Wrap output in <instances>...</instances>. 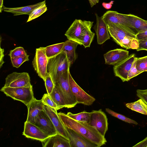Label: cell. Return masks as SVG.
Returning <instances> with one entry per match:
<instances>
[{
	"label": "cell",
	"mask_w": 147,
	"mask_h": 147,
	"mask_svg": "<svg viewBox=\"0 0 147 147\" xmlns=\"http://www.w3.org/2000/svg\"><path fill=\"white\" fill-rule=\"evenodd\" d=\"M127 14L120 13L112 10L107 11L102 16L106 23H113L129 27L127 24Z\"/></svg>",
	"instance_id": "obj_18"
},
{
	"label": "cell",
	"mask_w": 147,
	"mask_h": 147,
	"mask_svg": "<svg viewBox=\"0 0 147 147\" xmlns=\"http://www.w3.org/2000/svg\"><path fill=\"white\" fill-rule=\"evenodd\" d=\"M126 106L133 111L147 115V105L140 98L136 102L126 104Z\"/></svg>",
	"instance_id": "obj_24"
},
{
	"label": "cell",
	"mask_w": 147,
	"mask_h": 147,
	"mask_svg": "<svg viewBox=\"0 0 147 147\" xmlns=\"http://www.w3.org/2000/svg\"><path fill=\"white\" fill-rule=\"evenodd\" d=\"M22 134L28 138L41 142L49 137L34 124L27 121L24 122Z\"/></svg>",
	"instance_id": "obj_16"
},
{
	"label": "cell",
	"mask_w": 147,
	"mask_h": 147,
	"mask_svg": "<svg viewBox=\"0 0 147 147\" xmlns=\"http://www.w3.org/2000/svg\"><path fill=\"white\" fill-rule=\"evenodd\" d=\"M27 55L24 48L22 47H17L11 50L8 55L10 58L18 57H24Z\"/></svg>",
	"instance_id": "obj_35"
},
{
	"label": "cell",
	"mask_w": 147,
	"mask_h": 147,
	"mask_svg": "<svg viewBox=\"0 0 147 147\" xmlns=\"http://www.w3.org/2000/svg\"><path fill=\"white\" fill-rule=\"evenodd\" d=\"M78 45L77 43L70 40H68L64 42L61 52L66 55L71 66L77 58L76 50Z\"/></svg>",
	"instance_id": "obj_22"
},
{
	"label": "cell",
	"mask_w": 147,
	"mask_h": 147,
	"mask_svg": "<svg viewBox=\"0 0 147 147\" xmlns=\"http://www.w3.org/2000/svg\"><path fill=\"white\" fill-rule=\"evenodd\" d=\"M136 57L132 54L118 64L114 66L113 70L115 76L120 78L123 82L128 81L127 76Z\"/></svg>",
	"instance_id": "obj_12"
},
{
	"label": "cell",
	"mask_w": 147,
	"mask_h": 147,
	"mask_svg": "<svg viewBox=\"0 0 147 147\" xmlns=\"http://www.w3.org/2000/svg\"><path fill=\"white\" fill-rule=\"evenodd\" d=\"M120 46L127 49H138L139 47V42L136 38L127 37L121 41Z\"/></svg>",
	"instance_id": "obj_27"
},
{
	"label": "cell",
	"mask_w": 147,
	"mask_h": 147,
	"mask_svg": "<svg viewBox=\"0 0 147 147\" xmlns=\"http://www.w3.org/2000/svg\"><path fill=\"white\" fill-rule=\"evenodd\" d=\"M93 22L76 19L71 24L65 35L69 40L82 45L84 36L91 30Z\"/></svg>",
	"instance_id": "obj_2"
},
{
	"label": "cell",
	"mask_w": 147,
	"mask_h": 147,
	"mask_svg": "<svg viewBox=\"0 0 147 147\" xmlns=\"http://www.w3.org/2000/svg\"><path fill=\"white\" fill-rule=\"evenodd\" d=\"M96 18V23L93 27L97 37L98 44H103L110 39V36L106 22L102 16L100 17L97 13H95Z\"/></svg>",
	"instance_id": "obj_14"
},
{
	"label": "cell",
	"mask_w": 147,
	"mask_h": 147,
	"mask_svg": "<svg viewBox=\"0 0 147 147\" xmlns=\"http://www.w3.org/2000/svg\"><path fill=\"white\" fill-rule=\"evenodd\" d=\"M44 110L50 118L56 129L57 134L69 140L66 127L59 117L57 111L46 105L44 106Z\"/></svg>",
	"instance_id": "obj_13"
},
{
	"label": "cell",
	"mask_w": 147,
	"mask_h": 147,
	"mask_svg": "<svg viewBox=\"0 0 147 147\" xmlns=\"http://www.w3.org/2000/svg\"><path fill=\"white\" fill-rule=\"evenodd\" d=\"M136 66L137 70L142 73L147 71V56L137 58Z\"/></svg>",
	"instance_id": "obj_31"
},
{
	"label": "cell",
	"mask_w": 147,
	"mask_h": 147,
	"mask_svg": "<svg viewBox=\"0 0 147 147\" xmlns=\"http://www.w3.org/2000/svg\"><path fill=\"white\" fill-rule=\"evenodd\" d=\"M90 114V112L84 111L77 114H73L71 112H68L66 114L76 120L85 122L89 124Z\"/></svg>",
	"instance_id": "obj_28"
},
{
	"label": "cell",
	"mask_w": 147,
	"mask_h": 147,
	"mask_svg": "<svg viewBox=\"0 0 147 147\" xmlns=\"http://www.w3.org/2000/svg\"><path fill=\"white\" fill-rule=\"evenodd\" d=\"M129 56V52L126 50L116 49L110 50L104 55L105 64L115 66Z\"/></svg>",
	"instance_id": "obj_15"
},
{
	"label": "cell",
	"mask_w": 147,
	"mask_h": 147,
	"mask_svg": "<svg viewBox=\"0 0 147 147\" xmlns=\"http://www.w3.org/2000/svg\"><path fill=\"white\" fill-rule=\"evenodd\" d=\"M89 124L95 128L104 136L108 130V119L105 113L101 109L92 110L90 112Z\"/></svg>",
	"instance_id": "obj_8"
},
{
	"label": "cell",
	"mask_w": 147,
	"mask_h": 147,
	"mask_svg": "<svg viewBox=\"0 0 147 147\" xmlns=\"http://www.w3.org/2000/svg\"><path fill=\"white\" fill-rule=\"evenodd\" d=\"M136 59L137 57H136L133 62L132 66L127 76V80L128 81H129L131 78L137 76L142 73V72L138 70L136 68Z\"/></svg>",
	"instance_id": "obj_37"
},
{
	"label": "cell",
	"mask_w": 147,
	"mask_h": 147,
	"mask_svg": "<svg viewBox=\"0 0 147 147\" xmlns=\"http://www.w3.org/2000/svg\"><path fill=\"white\" fill-rule=\"evenodd\" d=\"M139 47L136 50L139 51L141 50L147 51V40L145 41H139Z\"/></svg>",
	"instance_id": "obj_40"
},
{
	"label": "cell",
	"mask_w": 147,
	"mask_h": 147,
	"mask_svg": "<svg viewBox=\"0 0 147 147\" xmlns=\"http://www.w3.org/2000/svg\"><path fill=\"white\" fill-rule=\"evenodd\" d=\"M106 23L110 36L119 45L126 37L136 38V33L130 28L113 23Z\"/></svg>",
	"instance_id": "obj_7"
},
{
	"label": "cell",
	"mask_w": 147,
	"mask_h": 147,
	"mask_svg": "<svg viewBox=\"0 0 147 147\" xmlns=\"http://www.w3.org/2000/svg\"><path fill=\"white\" fill-rule=\"evenodd\" d=\"M45 3L46 2L45 0L34 4L15 8L7 7L3 6L2 9L5 12H10L13 14L14 16L24 14L29 15L35 9Z\"/></svg>",
	"instance_id": "obj_23"
},
{
	"label": "cell",
	"mask_w": 147,
	"mask_h": 147,
	"mask_svg": "<svg viewBox=\"0 0 147 147\" xmlns=\"http://www.w3.org/2000/svg\"><path fill=\"white\" fill-rule=\"evenodd\" d=\"M114 1H111L109 3H106L104 2L102 3V5L103 7L106 9H110L113 4Z\"/></svg>",
	"instance_id": "obj_42"
},
{
	"label": "cell",
	"mask_w": 147,
	"mask_h": 147,
	"mask_svg": "<svg viewBox=\"0 0 147 147\" xmlns=\"http://www.w3.org/2000/svg\"><path fill=\"white\" fill-rule=\"evenodd\" d=\"M98 2H99V0H97Z\"/></svg>",
	"instance_id": "obj_46"
},
{
	"label": "cell",
	"mask_w": 147,
	"mask_h": 147,
	"mask_svg": "<svg viewBox=\"0 0 147 147\" xmlns=\"http://www.w3.org/2000/svg\"><path fill=\"white\" fill-rule=\"evenodd\" d=\"M66 128L70 147H97L95 145L73 130L67 127Z\"/></svg>",
	"instance_id": "obj_17"
},
{
	"label": "cell",
	"mask_w": 147,
	"mask_h": 147,
	"mask_svg": "<svg viewBox=\"0 0 147 147\" xmlns=\"http://www.w3.org/2000/svg\"><path fill=\"white\" fill-rule=\"evenodd\" d=\"M88 1L91 7L99 2L97 0H88Z\"/></svg>",
	"instance_id": "obj_44"
},
{
	"label": "cell",
	"mask_w": 147,
	"mask_h": 147,
	"mask_svg": "<svg viewBox=\"0 0 147 147\" xmlns=\"http://www.w3.org/2000/svg\"><path fill=\"white\" fill-rule=\"evenodd\" d=\"M133 147H147V138L146 137L144 140L137 143L133 146Z\"/></svg>",
	"instance_id": "obj_41"
},
{
	"label": "cell",
	"mask_w": 147,
	"mask_h": 147,
	"mask_svg": "<svg viewBox=\"0 0 147 147\" xmlns=\"http://www.w3.org/2000/svg\"><path fill=\"white\" fill-rule=\"evenodd\" d=\"M58 114L65 127L73 130L97 147L105 144L107 142L105 136L88 123L76 120L63 113H59Z\"/></svg>",
	"instance_id": "obj_1"
},
{
	"label": "cell",
	"mask_w": 147,
	"mask_h": 147,
	"mask_svg": "<svg viewBox=\"0 0 147 147\" xmlns=\"http://www.w3.org/2000/svg\"><path fill=\"white\" fill-rule=\"evenodd\" d=\"M137 95L147 105V89L145 90L138 89L136 90Z\"/></svg>",
	"instance_id": "obj_38"
},
{
	"label": "cell",
	"mask_w": 147,
	"mask_h": 147,
	"mask_svg": "<svg viewBox=\"0 0 147 147\" xmlns=\"http://www.w3.org/2000/svg\"><path fill=\"white\" fill-rule=\"evenodd\" d=\"M49 95L58 106L59 109L63 107L67 108L64 98L55 87Z\"/></svg>",
	"instance_id": "obj_26"
},
{
	"label": "cell",
	"mask_w": 147,
	"mask_h": 147,
	"mask_svg": "<svg viewBox=\"0 0 147 147\" xmlns=\"http://www.w3.org/2000/svg\"><path fill=\"white\" fill-rule=\"evenodd\" d=\"M41 100L45 105L54 109L57 111L59 109L58 106L48 93L44 94L41 99Z\"/></svg>",
	"instance_id": "obj_32"
},
{
	"label": "cell",
	"mask_w": 147,
	"mask_h": 147,
	"mask_svg": "<svg viewBox=\"0 0 147 147\" xmlns=\"http://www.w3.org/2000/svg\"><path fill=\"white\" fill-rule=\"evenodd\" d=\"M0 91L7 96L20 101L27 106L34 98L32 86L12 88L3 86Z\"/></svg>",
	"instance_id": "obj_5"
},
{
	"label": "cell",
	"mask_w": 147,
	"mask_h": 147,
	"mask_svg": "<svg viewBox=\"0 0 147 147\" xmlns=\"http://www.w3.org/2000/svg\"><path fill=\"white\" fill-rule=\"evenodd\" d=\"M45 51V47L36 49L32 64L38 76L45 81L47 75L48 61Z\"/></svg>",
	"instance_id": "obj_6"
},
{
	"label": "cell",
	"mask_w": 147,
	"mask_h": 147,
	"mask_svg": "<svg viewBox=\"0 0 147 147\" xmlns=\"http://www.w3.org/2000/svg\"><path fill=\"white\" fill-rule=\"evenodd\" d=\"M64 42L55 44L45 47L46 56L49 59L54 57L60 53L64 45Z\"/></svg>",
	"instance_id": "obj_25"
},
{
	"label": "cell",
	"mask_w": 147,
	"mask_h": 147,
	"mask_svg": "<svg viewBox=\"0 0 147 147\" xmlns=\"http://www.w3.org/2000/svg\"><path fill=\"white\" fill-rule=\"evenodd\" d=\"M3 0H0V12L2 11V8L3 6Z\"/></svg>",
	"instance_id": "obj_45"
},
{
	"label": "cell",
	"mask_w": 147,
	"mask_h": 147,
	"mask_svg": "<svg viewBox=\"0 0 147 147\" xmlns=\"http://www.w3.org/2000/svg\"><path fill=\"white\" fill-rule=\"evenodd\" d=\"M69 78L71 91L75 96L78 104L84 105H91L95 100L93 97L87 93L76 82L72 77L70 71Z\"/></svg>",
	"instance_id": "obj_9"
},
{
	"label": "cell",
	"mask_w": 147,
	"mask_h": 147,
	"mask_svg": "<svg viewBox=\"0 0 147 147\" xmlns=\"http://www.w3.org/2000/svg\"><path fill=\"white\" fill-rule=\"evenodd\" d=\"M69 70L61 74L53 82L55 87L64 98L67 108L74 107L78 104L70 88L69 78Z\"/></svg>",
	"instance_id": "obj_3"
},
{
	"label": "cell",
	"mask_w": 147,
	"mask_h": 147,
	"mask_svg": "<svg viewBox=\"0 0 147 147\" xmlns=\"http://www.w3.org/2000/svg\"><path fill=\"white\" fill-rule=\"evenodd\" d=\"M127 24L129 28L137 32L136 33L147 30V21L133 14H127Z\"/></svg>",
	"instance_id": "obj_21"
},
{
	"label": "cell",
	"mask_w": 147,
	"mask_h": 147,
	"mask_svg": "<svg viewBox=\"0 0 147 147\" xmlns=\"http://www.w3.org/2000/svg\"><path fill=\"white\" fill-rule=\"evenodd\" d=\"M44 105L41 99L38 100L34 98L27 106L28 113L26 121L34 124L38 114L44 110Z\"/></svg>",
	"instance_id": "obj_19"
},
{
	"label": "cell",
	"mask_w": 147,
	"mask_h": 147,
	"mask_svg": "<svg viewBox=\"0 0 147 147\" xmlns=\"http://www.w3.org/2000/svg\"><path fill=\"white\" fill-rule=\"evenodd\" d=\"M41 142L43 147H70L69 140L58 134L49 136Z\"/></svg>",
	"instance_id": "obj_20"
},
{
	"label": "cell",
	"mask_w": 147,
	"mask_h": 147,
	"mask_svg": "<svg viewBox=\"0 0 147 147\" xmlns=\"http://www.w3.org/2000/svg\"><path fill=\"white\" fill-rule=\"evenodd\" d=\"M30 81L28 73L13 72L6 77L4 86L16 88L28 86L31 84Z\"/></svg>",
	"instance_id": "obj_10"
},
{
	"label": "cell",
	"mask_w": 147,
	"mask_h": 147,
	"mask_svg": "<svg viewBox=\"0 0 147 147\" xmlns=\"http://www.w3.org/2000/svg\"><path fill=\"white\" fill-rule=\"evenodd\" d=\"M47 10V7L46 3L36 7L30 14L27 22L37 18L45 12Z\"/></svg>",
	"instance_id": "obj_29"
},
{
	"label": "cell",
	"mask_w": 147,
	"mask_h": 147,
	"mask_svg": "<svg viewBox=\"0 0 147 147\" xmlns=\"http://www.w3.org/2000/svg\"><path fill=\"white\" fill-rule=\"evenodd\" d=\"M44 82L47 93L49 95L52 92L55 85L51 76L47 72Z\"/></svg>",
	"instance_id": "obj_36"
},
{
	"label": "cell",
	"mask_w": 147,
	"mask_h": 147,
	"mask_svg": "<svg viewBox=\"0 0 147 147\" xmlns=\"http://www.w3.org/2000/svg\"><path fill=\"white\" fill-rule=\"evenodd\" d=\"M34 124L49 136L57 134L51 120L44 110L38 114Z\"/></svg>",
	"instance_id": "obj_11"
},
{
	"label": "cell",
	"mask_w": 147,
	"mask_h": 147,
	"mask_svg": "<svg viewBox=\"0 0 147 147\" xmlns=\"http://www.w3.org/2000/svg\"><path fill=\"white\" fill-rule=\"evenodd\" d=\"M136 38L138 41H145L147 40V30L141 31L136 34Z\"/></svg>",
	"instance_id": "obj_39"
},
{
	"label": "cell",
	"mask_w": 147,
	"mask_h": 147,
	"mask_svg": "<svg viewBox=\"0 0 147 147\" xmlns=\"http://www.w3.org/2000/svg\"><path fill=\"white\" fill-rule=\"evenodd\" d=\"M29 55L24 57H18L11 58L13 66L16 68H19L24 62L29 60Z\"/></svg>",
	"instance_id": "obj_34"
},
{
	"label": "cell",
	"mask_w": 147,
	"mask_h": 147,
	"mask_svg": "<svg viewBox=\"0 0 147 147\" xmlns=\"http://www.w3.org/2000/svg\"><path fill=\"white\" fill-rule=\"evenodd\" d=\"M71 66L66 55L63 52L48 59L47 72L53 82L62 73L69 70Z\"/></svg>",
	"instance_id": "obj_4"
},
{
	"label": "cell",
	"mask_w": 147,
	"mask_h": 147,
	"mask_svg": "<svg viewBox=\"0 0 147 147\" xmlns=\"http://www.w3.org/2000/svg\"><path fill=\"white\" fill-rule=\"evenodd\" d=\"M95 33L91 30H89L84 36L82 43L85 48L90 47L94 38Z\"/></svg>",
	"instance_id": "obj_33"
},
{
	"label": "cell",
	"mask_w": 147,
	"mask_h": 147,
	"mask_svg": "<svg viewBox=\"0 0 147 147\" xmlns=\"http://www.w3.org/2000/svg\"><path fill=\"white\" fill-rule=\"evenodd\" d=\"M146 138H147V137H146Z\"/></svg>",
	"instance_id": "obj_47"
},
{
	"label": "cell",
	"mask_w": 147,
	"mask_h": 147,
	"mask_svg": "<svg viewBox=\"0 0 147 147\" xmlns=\"http://www.w3.org/2000/svg\"><path fill=\"white\" fill-rule=\"evenodd\" d=\"M105 111L108 113L112 116L125 122L136 125L138 124V123L136 121L127 118L122 115L115 112L109 108H106L105 109Z\"/></svg>",
	"instance_id": "obj_30"
},
{
	"label": "cell",
	"mask_w": 147,
	"mask_h": 147,
	"mask_svg": "<svg viewBox=\"0 0 147 147\" xmlns=\"http://www.w3.org/2000/svg\"><path fill=\"white\" fill-rule=\"evenodd\" d=\"M1 57H0V68H1L3 65V64L4 62L3 61V58L4 56V49H1Z\"/></svg>",
	"instance_id": "obj_43"
}]
</instances>
